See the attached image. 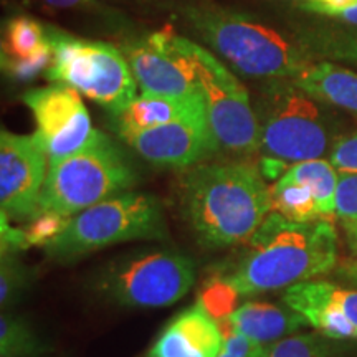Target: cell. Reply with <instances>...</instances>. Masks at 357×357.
<instances>
[{"label":"cell","mask_w":357,"mask_h":357,"mask_svg":"<svg viewBox=\"0 0 357 357\" xmlns=\"http://www.w3.org/2000/svg\"><path fill=\"white\" fill-rule=\"evenodd\" d=\"M294 2H301V3H307V2H311V0H294Z\"/></svg>","instance_id":"obj_35"},{"label":"cell","mask_w":357,"mask_h":357,"mask_svg":"<svg viewBox=\"0 0 357 357\" xmlns=\"http://www.w3.org/2000/svg\"><path fill=\"white\" fill-rule=\"evenodd\" d=\"M164 238L167 227L159 200L153 194L129 190L71 217L45 253L53 260L71 261L111 245Z\"/></svg>","instance_id":"obj_6"},{"label":"cell","mask_w":357,"mask_h":357,"mask_svg":"<svg viewBox=\"0 0 357 357\" xmlns=\"http://www.w3.org/2000/svg\"><path fill=\"white\" fill-rule=\"evenodd\" d=\"M48 38L53 52L48 79L77 89L109 114L121 113L136 100L137 82L119 48L56 30H52Z\"/></svg>","instance_id":"obj_7"},{"label":"cell","mask_w":357,"mask_h":357,"mask_svg":"<svg viewBox=\"0 0 357 357\" xmlns=\"http://www.w3.org/2000/svg\"><path fill=\"white\" fill-rule=\"evenodd\" d=\"M195 281V263L172 250H149L111 263L98 280L106 300L123 307H166L181 301Z\"/></svg>","instance_id":"obj_8"},{"label":"cell","mask_w":357,"mask_h":357,"mask_svg":"<svg viewBox=\"0 0 357 357\" xmlns=\"http://www.w3.org/2000/svg\"><path fill=\"white\" fill-rule=\"evenodd\" d=\"M30 283V271L26 270L15 252H2L0 260V305L13 306L26 291Z\"/></svg>","instance_id":"obj_25"},{"label":"cell","mask_w":357,"mask_h":357,"mask_svg":"<svg viewBox=\"0 0 357 357\" xmlns=\"http://www.w3.org/2000/svg\"><path fill=\"white\" fill-rule=\"evenodd\" d=\"M294 83L326 105L357 114L356 71L329 60H316Z\"/></svg>","instance_id":"obj_18"},{"label":"cell","mask_w":357,"mask_h":357,"mask_svg":"<svg viewBox=\"0 0 357 357\" xmlns=\"http://www.w3.org/2000/svg\"><path fill=\"white\" fill-rule=\"evenodd\" d=\"M48 155L37 134H0V207L13 220H29L40 211Z\"/></svg>","instance_id":"obj_12"},{"label":"cell","mask_w":357,"mask_h":357,"mask_svg":"<svg viewBox=\"0 0 357 357\" xmlns=\"http://www.w3.org/2000/svg\"><path fill=\"white\" fill-rule=\"evenodd\" d=\"M47 6L56 7V8H75V7H84L89 6L95 0H43Z\"/></svg>","instance_id":"obj_34"},{"label":"cell","mask_w":357,"mask_h":357,"mask_svg":"<svg viewBox=\"0 0 357 357\" xmlns=\"http://www.w3.org/2000/svg\"><path fill=\"white\" fill-rule=\"evenodd\" d=\"M194 50L207 118L222 153H260V129L248 89L212 52L195 42Z\"/></svg>","instance_id":"obj_9"},{"label":"cell","mask_w":357,"mask_h":357,"mask_svg":"<svg viewBox=\"0 0 357 357\" xmlns=\"http://www.w3.org/2000/svg\"><path fill=\"white\" fill-rule=\"evenodd\" d=\"M204 109L207 108L202 91L182 96L141 95L121 113L109 114V123L116 136L121 139L128 134L164 126Z\"/></svg>","instance_id":"obj_17"},{"label":"cell","mask_w":357,"mask_h":357,"mask_svg":"<svg viewBox=\"0 0 357 357\" xmlns=\"http://www.w3.org/2000/svg\"><path fill=\"white\" fill-rule=\"evenodd\" d=\"M252 102L263 159L296 164L331 153L339 136L336 119L326 102L306 93L294 79H265L257 86Z\"/></svg>","instance_id":"obj_4"},{"label":"cell","mask_w":357,"mask_h":357,"mask_svg":"<svg viewBox=\"0 0 357 357\" xmlns=\"http://www.w3.org/2000/svg\"><path fill=\"white\" fill-rule=\"evenodd\" d=\"M225 336V344L218 357H263L266 347L252 341L242 334L229 331L223 333Z\"/></svg>","instance_id":"obj_31"},{"label":"cell","mask_w":357,"mask_h":357,"mask_svg":"<svg viewBox=\"0 0 357 357\" xmlns=\"http://www.w3.org/2000/svg\"><path fill=\"white\" fill-rule=\"evenodd\" d=\"M283 303L312 329L337 341H357V288L311 280L284 289Z\"/></svg>","instance_id":"obj_14"},{"label":"cell","mask_w":357,"mask_h":357,"mask_svg":"<svg viewBox=\"0 0 357 357\" xmlns=\"http://www.w3.org/2000/svg\"><path fill=\"white\" fill-rule=\"evenodd\" d=\"M328 160L339 174H357V129L339 134Z\"/></svg>","instance_id":"obj_28"},{"label":"cell","mask_w":357,"mask_h":357,"mask_svg":"<svg viewBox=\"0 0 357 357\" xmlns=\"http://www.w3.org/2000/svg\"><path fill=\"white\" fill-rule=\"evenodd\" d=\"M71 217H65L61 213L40 211L37 215L30 218L29 225L24 230L25 242L29 247H47L58 235L63 234Z\"/></svg>","instance_id":"obj_27"},{"label":"cell","mask_w":357,"mask_h":357,"mask_svg":"<svg viewBox=\"0 0 357 357\" xmlns=\"http://www.w3.org/2000/svg\"><path fill=\"white\" fill-rule=\"evenodd\" d=\"M53 52L52 47L45 48L43 52L37 53V55L24 58V60H2L3 70L10 75L12 78L17 79H30L35 75H38L43 68H47L48 63H52Z\"/></svg>","instance_id":"obj_30"},{"label":"cell","mask_w":357,"mask_h":357,"mask_svg":"<svg viewBox=\"0 0 357 357\" xmlns=\"http://www.w3.org/2000/svg\"><path fill=\"white\" fill-rule=\"evenodd\" d=\"M300 40L314 58L357 66V30L312 29L303 32Z\"/></svg>","instance_id":"obj_20"},{"label":"cell","mask_w":357,"mask_h":357,"mask_svg":"<svg viewBox=\"0 0 357 357\" xmlns=\"http://www.w3.org/2000/svg\"><path fill=\"white\" fill-rule=\"evenodd\" d=\"M45 342L24 318L2 314L0 318V357H40Z\"/></svg>","instance_id":"obj_24"},{"label":"cell","mask_w":357,"mask_h":357,"mask_svg":"<svg viewBox=\"0 0 357 357\" xmlns=\"http://www.w3.org/2000/svg\"><path fill=\"white\" fill-rule=\"evenodd\" d=\"M357 7V0H311V2L303 3L306 10L321 13V15L339 19L342 13Z\"/></svg>","instance_id":"obj_33"},{"label":"cell","mask_w":357,"mask_h":357,"mask_svg":"<svg viewBox=\"0 0 357 357\" xmlns=\"http://www.w3.org/2000/svg\"><path fill=\"white\" fill-rule=\"evenodd\" d=\"M271 212L293 222H312L323 218L311 190L284 178H278L271 185Z\"/></svg>","instance_id":"obj_22"},{"label":"cell","mask_w":357,"mask_h":357,"mask_svg":"<svg viewBox=\"0 0 357 357\" xmlns=\"http://www.w3.org/2000/svg\"><path fill=\"white\" fill-rule=\"evenodd\" d=\"M181 208L204 247L248 242L271 212V187L248 160L202 162L185 172Z\"/></svg>","instance_id":"obj_1"},{"label":"cell","mask_w":357,"mask_h":357,"mask_svg":"<svg viewBox=\"0 0 357 357\" xmlns=\"http://www.w3.org/2000/svg\"><path fill=\"white\" fill-rule=\"evenodd\" d=\"M121 141L147 162L178 169L199 166L222 153L208 123L207 109L164 126L128 134Z\"/></svg>","instance_id":"obj_13"},{"label":"cell","mask_w":357,"mask_h":357,"mask_svg":"<svg viewBox=\"0 0 357 357\" xmlns=\"http://www.w3.org/2000/svg\"><path fill=\"white\" fill-rule=\"evenodd\" d=\"M142 95L182 96L200 93L199 61L194 42L172 26L136 38L123 47Z\"/></svg>","instance_id":"obj_10"},{"label":"cell","mask_w":357,"mask_h":357,"mask_svg":"<svg viewBox=\"0 0 357 357\" xmlns=\"http://www.w3.org/2000/svg\"><path fill=\"white\" fill-rule=\"evenodd\" d=\"M337 261V231L331 220L293 222L270 212L223 278L240 298H252L318 280L331 273Z\"/></svg>","instance_id":"obj_2"},{"label":"cell","mask_w":357,"mask_h":357,"mask_svg":"<svg viewBox=\"0 0 357 357\" xmlns=\"http://www.w3.org/2000/svg\"><path fill=\"white\" fill-rule=\"evenodd\" d=\"M218 324L223 333H238L265 347L293 336L300 329L310 326L300 312L291 310L284 303L280 306L266 301L243 303Z\"/></svg>","instance_id":"obj_16"},{"label":"cell","mask_w":357,"mask_h":357,"mask_svg":"<svg viewBox=\"0 0 357 357\" xmlns=\"http://www.w3.org/2000/svg\"><path fill=\"white\" fill-rule=\"evenodd\" d=\"M238 298V293L223 276L208 281L202 288V293L199 294V301L215 321L229 318L236 310L235 305Z\"/></svg>","instance_id":"obj_26"},{"label":"cell","mask_w":357,"mask_h":357,"mask_svg":"<svg viewBox=\"0 0 357 357\" xmlns=\"http://www.w3.org/2000/svg\"><path fill=\"white\" fill-rule=\"evenodd\" d=\"M341 229L344 231L347 247V257L341 265V275L357 284V222L341 220Z\"/></svg>","instance_id":"obj_32"},{"label":"cell","mask_w":357,"mask_h":357,"mask_svg":"<svg viewBox=\"0 0 357 357\" xmlns=\"http://www.w3.org/2000/svg\"><path fill=\"white\" fill-rule=\"evenodd\" d=\"M342 341L321 333H296L268 346L263 357H347Z\"/></svg>","instance_id":"obj_23"},{"label":"cell","mask_w":357,"mask_h":357,"mask_svg":"<svg viewBox=\"0 0 357 357\" xmlns=\"http://www.w3.org/2000/svg\"><path fill=\"white\" fill-rule=\"evenodd\" d=\"M336 217L339 220L357 222V174H339Z\"/></svg>","instance_id":"obj_29"},{"label":"cell","mask_w":357,"mask_h":357,"mask_svg":"<svg viewBox=\"0 0 357 357\" xmlns=\"http://www.w3.org/2000/svg\"><path fill=\"white\" fill-rule=\"evenodd\" d=\"M22 100L32 111L40 144L48 162L65 159L82 151L96 129L77 89L56 83L24 93Z\"/></svg>","instance_id":"obj_11"},{"label":"cell","mask_w":357,"mask_h":357,"mask_svg":"<svg viewBox=\"0 0 357 357\" xmlns=\"http://www.w3.org/2000/svg\"><path fill=\"white\" fill-rule=\"evenodd\" d=\"M184 17L192 32L242 77L296 79L316 61L300 38H289L248 13L192 6Z\"/></svg>","instance_id":"obj_3"},{"label":"cell","mask_w":357,"mask_h":357,"mask_svg":"<svg viewBox=\"0 0 357 357\" xmlns=\"http://www.w3.org/2000/svg\"><path fill=\"white\" fill-rule=\"evenodd\" d=\"M280 178L307 187L316 200L321 217L328 218V220L331 217H336L339 172L329 160L311 159L291 164Z\"/></svg>","instance_id":"obj_19"},{"label":"cell","mask_w":357,"mask_h":357,"mask_svg":"<svg viewBox=\"0 0 357 357\" xmlns=\"http://www.w3.org/2000/svg\"><path fill=\"white\" fill-rule=\"evenodd\" d=\"M136 182V169L121 147L108 134L95 131L82 151L48 162L40 211L75 217L102 200L129 192Z\"/></svg>","instance_id":"obj_5"},{"label":"cell","mask_w":357,"mask_h":357,"mask_svg":"<svg viewBox=\"0 0 357 357\" xmlns=\"http://www.w3.org/2000/svg\"><path fill=\"white\" fill-rule=\"evenodd\" d=\"M223 344L220 324L197 300L169 321L142 357H218Z\"/></svg>","instance_id":"obj_15"},{"label":"cell","mask_w":357,"mask_h":357,"mask_svg":"<svg viewBox=\"0 0 357 357\" xmlns=\"http://www.w3.org/2000/svg\"><path fill=\"white\" fill-rule=\"evenodd\" d=\"M47 30L37 20L15 17L8 20L2 45V60H24L50 48Z\"/></svg>","instance_id":"obj_21"}]
</instances>
